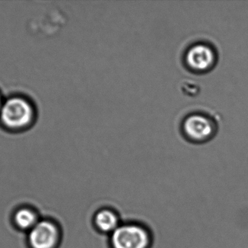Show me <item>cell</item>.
Instances as JSON below:
<instances>
[{
  "instance_id": "ba28073f",
  "label": "cell",
  "mask_w": 248,
  "mask_h": 248,
  "mask_svg": "<svg viewBox=\"0 0 248 248\" xmlns=\"http://www.w3.org/2000/svg\"><path fill=\"white\" fill-rule=\"evenodd\" d=\"M3 102H4V100L1 99V96H0V110H1V106H2Z\"/></svg>"
},
{
  "instance_id": "3957f363",
  "label": "cell",
  "mask_w": 248,
  "mask_h": 248,
  "mask_svg": "<svg viewBox=\"0 0 248 248\" xmlns=\"http://www.w3.org/2000/svg\"><path fill=\"white\" fill-rule=\"evenodd\" d=\"M63 232L61 224L52 218H41L27 233L29 248H59Z\"/></svg>"
},
{
  "instance_id": "7a4b0ae2",
  "label": "cell",
  "mask_w": 248,
  "mask_h": 248,
  "mask_svg": "<svg viewBox=\"0 0 248 248\" xmlns=\"http://www.w3.org/2000/svg\"><path fill=\"white\" fill-rule=\"evenodd\" d=\"M35 117L33 105L26 98L15 96L4 100L0 122L10 131H21L30 126Z\"/></svg>"
},
{
  "instance_id": "6da1fadb",
  "label": "cell",
  "mask_w": 248,
  "mask_h": 248,
  "mask_svg": "<svg viewBox=\"0 0 248 248\" xmlns=\"http://www.w3.org/2000/svg\"><path fill=\"white\" fill-rule=\"evenodd\" d=\"M153 243L151 229L138 221H123L108 237L109 248H152Z\"/></svg>"
},
{
  "instance_id": "5b68a950",
  "label": "cell",
  "mask_w": 248,
  "mask_h": 248,
  "mask_svg": "<svg viewBox=\"0 0 248 248\" xmlns=\"http://www.w3.org/2000/svg\"><path fill=\"white\" fill-rule=\"evenodd\" d=\"M214 52L205 44H195L188 48L185 55V62L188 68L194 71L209 69L214 64Z\"/></svg>"
},
{
  "instance_id": "52a82bcc",
  "label": "cell",
  "mask_w": 248,
  "mask_h": 248,
  "mask_svg": "<svg viewBox=\"0 0 248 248\" xmlns=\"http://www.w3.org/2000/svg\"><path fill=\"white\" fill-rule=\"evenodd\" d=\"M41 219L37 211L28 205L19 207L12 215L13 225L20 231L29 232Z\"/></svg>"
},
{
  "instance_id": "277c9868",
  "label": "cell",
  "mask_w": 248,
  "mask_h": 248,
  "mask_svg": "<svg viewBox=\"0 0 248 248\" xmlns=\"http://www.w3.org/2000/svg\"><path fill=\"white\" fill-rule=\"evenodd\" d=\"M182 133L189 141L202 142L212 135L214 128L207 116L200 114H192L186 116L182 125Z\"/></svg>"
},
{
  "instance_id": "8992f818",
  "label": "cell",
  "mask_w": 248,
  "mask_h": 248,
  "mask_svg": "<svg viewBox=\"0 0 248 248\" xmlns=\"http://www.w3.org/2000/svg\"><path fill=\"white\" fill-rule=\"evenodd\" d=\"M123 221L120 214L113 207L105 206L97 209L93 214L92 224L99 234L109 236L116 231Z\"/></svg>"
}]
</instances>
